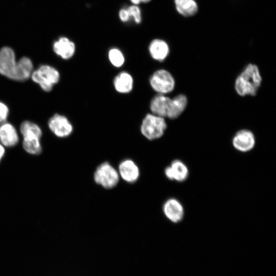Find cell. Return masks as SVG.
I'll return each mask as SVG.
<instances>
[{"label":"cell","instance_id":"cell-1","mask_svg":"<svg viewBox=\"0 0 276 276\" xmlns=\"http://www.w3.org/2000/svg\"><path fill=\"white\" fill-rule=\"evenodd\" d=\"M261 81L262 78L258 66L249 64L236 79L235 89L241 96H255Z\"/></svg>","mask_w":276,"mask_h":276},{"label":"cell","instance_id":"cell-2","mask_svg":"<svg viewBox=\"0 0 276 276\" xmlns=\"http://www.w3.org/2000/svg\"><path fill=\"white\" fill-rule=\"evenodd\" d=\"M31 78L43 90L49 92L52 90L54 85L59 82L60 74L55 67L42 64L33 71Z\"/></svg>","mask_w":276,"mask_h":276},{"label":"cell","instance_id":"cell-3","mask_svg":"<svg viewBox=\"0 0 276 276\" xmlns=\"http://www.w3.org/2000/svg\"><path fill=\"white\" fill-rule=\"evenodd\" d=\"M167 124L164 118L153 114H147L141 127L142 134L150 140L160 137L164 133Z\"/></svg>","mask_w":276,"mask_h":276},{"label":"cell","instance_id":"cell-4","mask_svg":"<svg viewBox=\"0 0 276 276\" xmlns=\"http://www.w3.org/2000/svg\"><path fill=\"white\" fill-rule=\"evenodd\" d=\"M119 177L118 171L108 162L100 165L94 175L96 183L106 189L116 187L119 181Z\"/></svg>","mask_w":276,"mask_h":276},{"label":"cell","instance_id":"cell-5","mask_svg":"<svg viewBox=\"0 0 276 276\" xmlns=\"http://www.w3.org/2000/svg\"><path fill=\"white\" fill-rule=\"evenodd\" d=\"M150 83L152 88L159 94L170 93L175 86L173 76L165 70L155 72L150 78Z\"/></svg>","mask_w":276,"mask_h":276},{"label":"cell","instance_id":"cell-6","mask_svg":"<svg viewBox=\"0 0 276 276\" xmlns=\"http://www.w3.org/2000/svg\"><path fill=\"white\" fill-rule=\"evenodd\" d=\"M150 109L153 114L172 119L174 112L173 99L163 94L156 95L151 101Z\"/></svg>","mask_w":276,"mask_h":276},{"label":"cell","instance_id":"cell-7","mask_svg":"<svg viewBox=\"0 0 276 276\" xmlns=\"http://www.w3.org/2000/svg\"><path fill=\"white\" fill-rule=\"evenodd\" d=\"M17 62L14 51L10 47H4L0 49V74L14 80Z\"/></svg>","mask_w":276,"mask_h":276},{"label":"cell","instance_id":"cell-8","mask_svg":"<svg viewBox=\"0 0 276 276\" xmlns=\"http://www.w3.org/2000/svg\"><path fill=\"white\" fill-rule=\"evenodd\" d=\"M48 126L51 131L59 137H66L73 131V126L67 118L57 113L49 120Z\"/></svg>","mask_w":276,"mask_h":276},{"label":"cell","instance_id":"cell-9","mask_svg":"<svg viewBox=\"0 0 276 276\" xmlns=\"http://www.w3.org/2000/svg\"><path fill=\"white\" fill-rule=\"evenodd\" d=\"M163 210L165 216L173 223L181 221L184 216L182 205L175 198L168 199L163 205Z\"/></svg>","mask_w":276,"mask_h":276},{"label":"cell","instance_id":"cell-10","mask_svg":"<svg viewBox=\"0 0 276 276\" xmlns=\"http://www.w3.org/2000/svg\"><path fill=\"white\" fill-rule=\"evenodd\" d=\"M233 145L238 151L247 152L255 145V138L252 132L248 130L239 131L233 139Z\"/></svg>","mask_w":276,"mask_h":276},{"label":"cell","instance_id":"cell-11","mask_svg":"<svg viewBox=\"0 0 276 276\" xmlns=\"http://www.w3.org/2000/svg\"><path fill=\"white\" fill-rule=\"evenodd\" d=\"M119 176L128 183H133L139 178L140 170L136 164L132 160L127 159L122 161L118 167Z\"/></svg>","mask_w":276,"mask_h":276},{"label":"cell","instance_id":"cell-12","mask_svg":"<svg viewBox=\"0 0 276 276\" xmlns=\"http://www.w3.org/2000/svg\"><path fill=\"white\" fill-rule=\"evenodd\" d=\"M166 176L170 180L182 182L187 179L189 170L186 165L180 160H173L165 170Z\"/></svg>","mask_w":276,"mask_h":276},{"label":"cell","instance_id":"cell-13","mask_svg":"<svg viewBox=\"0 0 276 276\" xmlns=\"http://www.w3.org/2000/svg\"><path fill=\"white\" fill-rule=\"evenodd\" d=\"M19 137L15 128L10 123L3 122L0 125V142L4 146L12 147L18 142Z\"/></svg>","mask_w":276,"mask_h":276},{"label":"cell","instance_id":"cell-14","mask_svg":"<svg viewBox=\"0 0 276 276\" xmlns=\"http://www.w3.org/2000/svg\"><path fill=\"white\" fill-rule=\"evenodd\" d=\"M54 52L64 59L73 57L75 52V44L68 38L62 37L54 42L53 46Z\"/></svg>","mask_w":276,"mask_h":276},{"label":"cell","instance_id":"cell-15","mask_svg":"<svg viewBox=\"0 0 276 276\" xmlns=\"http://www.w3.org/2000/svg\"><path fill=\"white\" fill-rule=\"evenodd\" d=\"M33 65L31 60L27 57H21L17 62V68L14 80L24 82L29 79L33 72Z\"/></svg>","mask_w":276,"mask_h":276},{"label":"cell","instance_id":"cell-16","mask_svg":"<svg viewBox=\"0 0 276 276\" xmlns=\"http://www.w3.org/2000/svg\"><path fill=\"white\" fill-rule=\"evenodd\" d=\"M149 50L151 57L155 60L162 61L167 57L169 48L167 43L161 39H154L149 45Z\"/></svg>","mask_w":276,"mask_h":276},{"label":"cell","instance_id":"cell-17","mask_svg":"<svg viewBox=\"0 0 276 276\" xmlns=\"http://www.w3.org/2000/svg\"><path fill=\"white\" fill-rule=\"evenodd\" d=\"M133 79L126 72H122L117 75L113 81L116 90L120 93H128L133 87Z\"/></svg>","mask_w":276,"mask_h":276},{"label":"cell","instance_id":"cell-18","mask_svg":"<svg viewBox=\"0 0 276 276\" xmlns=\"http://www.w3.org/2000/svg\"><path fill=\"white\" fill-rule=\"evenodd\" d=\"M177 12L184 16L194 15L197 11L198 6L194 0H174Z\"/></svg>","mask_w":276,"mask_h":276},{"label":"cell","instance_id":"cell-19","mask_svg":"<svg viewBox=\"0 0 276 276\" xmlns=\"http://www.w3.org/2000/svg\"><path fill=\"white\" fill-rule=\"evenodd\" d=\"M20 130L24 137H36L40 139L42 130L40 127L35 123L29 121L22 122Z\"/></svg>","mask_w":276,"mask_h":276},{"label":"cell","instance_id":"cell-20","mask_svg":"<svg viewBox=\"0 0 276 276\" xmlns=\"http://www.w3.org/2000/svg\"><path fill=\"white\" fill-rule=\"evenodd\" d=\"M22 146L24 150L32 155H39L42 152L40 139L36 137H24Z\"/></svg>","mask_w":276,"mask_h":276},{"label":"cell","instance_id":"cell-21","mask_svg":"<svg viewBox=\"0 0 276 276\" xmlns=\"http://www.w3.org/2000/svg\"><path fill=\"white\" fill-rule=\"evenodd\" d=\"M108 58L111 63L116 67H120L124 63V56L121 51L118 49H111L109 51Z\"/></svg>","mask_w":276,"mask_h":276},{"label":"cell","instance_id":"cell-22","mask_svg":"<svg viewBox=\"0 0 276 276\" xmlns=\"http://www.w3.org/2000/svg\"><path fill=\"white\" fill-rule=\"evenodd\" d=\"M130 17L133 18L134 21L139 24L142 20L141 10L136 5L130 6L127 8Z\"/></svg>","mask_w":276,"mask_h":276},{"label":"cell","instance_id":"cell-23","mask_svg":"<svg viewBox=\"0 0 276 276\" xmlns=\"http://www.w3.org/2000/svg\"><path fill=\"white\" fill-rule=\"evenodd\" d=\"M9 111L8 106L4 103L0 101V123L5 122L6 120Z\"/></svg>","mask_w":276,"mask_h":276},{"label":"cell","instance_id":"cell-24","mask_svg":"<svg viewBox=\"0 0 276 276\" xmlns=\"http://www.w3.org/2000/svg\"><path fill=\"white\" fill-rule=\"evenodd\" d=\"M119 16L121 21H127L130 18L127 9H122L119 13Z\"/></svg>","mask_w":276,"mask_h":276},{"label":"cell","instance_id":"cell-25","mask_svg":"<svg viewBox=\"0 0 276 276\" xmlns=\"http://www.w3.org/2000/svg\"><path fill=\"white\" fill-rule=\"evenodd\" d=\"M5 149L4 146L0 142V162L4 156Z\"/></svg>","mask_w":276,"mask_h":276},{"label":"cell","instance_id":"cell-26","mask_svg":"<svg viewBox=\"0 0 276 276\" xmlns=\"http://www.w3.org/2000/svg\"><path fill=\"white\" fill-rule=\"evenodd\" d=\"M130 1L133 5H137V4H140L141 2V0H130Z\"/></svg>","mask_w":276,"mask_h":276},{"label":"cell","instance_id":"cell-27","mask_svg":"<svg viewBox=\"0 0 276 276\" xmlns=\"http://www.w3.org/2000/svg\"><path fill=\"white\" fill-rule=\"evenodd\" d=\"M150 0H141V2L147 3L149 2Z\"/></svg>","mask_w":276,"mask_h":276}]
</instances>
